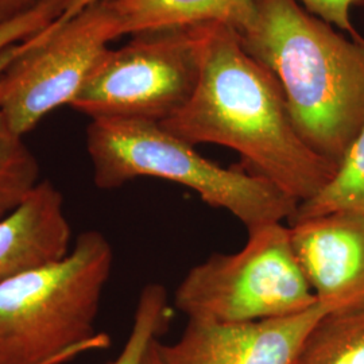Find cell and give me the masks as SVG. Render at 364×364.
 <instances>
[{"mask_svg":"<svg viewBox=\"0 0 364 364\" xmlns=\"http://www.w3.org/2000/svg\"><path fill=\"white\" fill-rule=\"evenodd\" d=\"M46 0H0V23L26 14Z\"/></svg>","mask_w":364,"mask_h":364,"instance_id":"obj_19","label":"cell"},{"mask_svg":"<svg viewBox=\"0 0 364 364\" xmlns=\"http://www.w3.org/2000/svg\"><path fill=\"white\" fill-rule=\"evenodd\" d=\"M114 250L105 235H78L64 258L0 282V364H61L105 350L95 332Z\"/></svg>","mask_w":364,"mask_h":364,"instance_id":"obj_3","label":"cell"},{"mask_svg":"<svg viewBox=\"0 0 364 364\" xmlns=\"http://www.w3.org/2000/svg\"><path fill=\"white\" fill-rule=\"evenodd\" d=\"M313 15L324 19L341 31H347L353 39L363 38L352 25L351 10L363 4L364 0H299Z\"/></svg>","mask_w":364,"mask_h":364,"instance_id":"obj_17","label":"cell"},{"mask_svg":"<svg viewBox=\"0 0 364 364\" xmlns=\"http://www.w3.org/2000/svg\"><path fill=\"white\" fill-rule=\"evenodd\" d=\"M200 58L192 97L161 124L193 146L234 150L299 205L318 195L338 166L302 139L279 81L245 50L236 28L200 25Z\"/></svg>","mask_w":364,"mask_h":364,"instance_id":"obj_1","label":"cell"},{"mask_svg":"<svg viewBox=\"0 0 364 364\" xmlns=\"http://www.w3.org/2000/svg\"><path fill=\"white\" fill-rule=\"evenodd\" d=\"M96 188L111 191L136 178H159L193 191L209 207L223 209L247 231L291 220L299 203L250 170L227 169L159 122L95 117L85 132Z\"/></svg>","mask_w":364,"mask_h":364,"instance_id":"obj_4","label":"cell"},{"mask_svg":"<svg viewBox=\"0 0 364 364\" xmlns=\"http://www.w3.org/2000/svg\"><path fill=\"white\" fill-rule=\"evenodd\" d=\"M336 210L364 215V127L338 164L332 180L318 195L299 204L290 223Z\"/></svg>","mask_w":364,"mask_h":364,"instance_id":"obj_14","label":"cell"},{"mask_svg":"<svg viewBox=\"0 0 364 364\" xmlns=\"http://www.w3.org/2000/svg\"><path fill=\"white\" fill-rule=\"evenodd\" d=\"M156 343H158V340L153 341V344L150 346V348L147 350L146 355H144V359L142 364H164L162 363L161 356H159L158 348H156Z\"/></svg>","mask_w":364,"mask_h":364,"instance_id":"obj_20","label":"cell"},{"mask_svg":"<svg viewBox=\"0 0 364 364\" xmlns=\"http://www.w3.org/2000/svg\"><path fill=\"white\" fill-rule=\"evenodd\" d=\"M119 36L142 34L205 23L240 30L254 13L255 0H107Z\"/></svg>","mask_w":364,"mask_h":364,"instance_id":"obj_11","label":"cell"},{"mask_svg":"<svg viewBox=\"0 0 364 364\" xmlns=\"http://www.w3.org/2000/svg\"><path fill=\"white\" fill-rule=\"evenodd\" d=\"M171 321V306L166 287L150 282L141 290L134 313L130 335L120 353L108 364H142L153 341L166 332Z\"/></svg>","mask_w":364,"mask_h":364,"instance_id":"obj_15","label":"cell"},{"mask_svg":"<svg viewBox=\"0 0 364 364\" xmlns=\"http://www.w3.org/2000/svg\"><path fill=\"white\" fill-rule=\"evenodd\" d=\"M100 1H103V0H68L65 9H64V11L61 13V15L45 31L39 33L38 36H36L34 38L31 39H41L46 37V36H49V34H52L53 31H55L57 28L64 26L70 19L77 16L78 14L82 13L88 7L95 6V4L100 3Z\"/></svg>","mask_w":364,"mask_h":364,"instance_id":"obj_18","label":"cell"},{"mask_svg":"<svg viewBox=\"0 0 364 364\" xmlns=\"http://www.w3.org/2000/svg\"><path fill=\"white\" fill-rule=\"evenodd\" d=\"M107 0L88 7L41 39H28L0 54V111L16 134L25 135L52 111L70 105L119 38Z\"/></svg>","mask_w":364,"mask_h":364,"instance_id":"obj_7","label":"cell"},{"mask_svg":"<svg viewBox=\"0 0 364 364\" xmlns=\"http://www.w3.org/2000/svg\"><path fill=\"white\" fill-rule=\"evenodd\" d=\"M331 308L254 323L188 320L181 336L156 348L164 364H294L313 326Z\"/></svg>","mask_w":364,"mask_h":364,"instance_id":"obj_8","label":"cell"},{"mask_svg":"<svg viewBox=\"0 0 364 364\" xmlns=\"http://www.w3.org/2000/svg\"><path fill=\"white\" fill-rule=\"evenodd\" d=\"M294 364H364V302L324 314Z\"/></svg>","mask_w":364,"mask_h":364,"instance_id":"obj_12","label":"cell"},{"mask_svg":"<svg viewBox=\"0 0 364 364\" xmlns=\"http://www.w3.org/2000/svg\"><path fill=\"white\" fill-rule=\"evenodd\" d=\"M68 0H46L38 7L0 23V54L34 38L61 15Z\"/></svg>","mask_w":364,"mask_h":364,"instance_id":"obj_16","label":"cell"},{"mask_svg":"<svg viewBox=\"0 0 364 364\" xmlns=\"http://www.w3.org/2000/svg\"><path fill=\"white\" fill-rule=\"evenodd\" d=\"M317 302L293 250L290 227L282 223L248 231L237 252H216L193 266L173 299L188 320L216 323L287 317Z\"/></svg>","mask_w":364,"mask_h":364,"instance_id":"obj_5","label":"cell"},{"mask_svg":"<svg viewBox=\"0 0 364 364\" xmlns=\"http://www.w3.org/2000/svg\"><path fill=\"white\" fill-rule=\"evenodd\" d=\"M39 182L37 158L0 111V221L13 215Z\"/></svg>","mask_w":364,"mask_h":364,"instance_id":"obj_13","label":"cell"},{"mask_svg":"<svg viewBox=\"0 0 364 364\" xmlns=\"http://www.w3.org/2000/svg\"><path fill=\"white\" fill-rule=\"evenodd\" d=\"M236 31L279 81L302 139L338 166L364 127V38H346L299 0H255Z\"/></svg>","mask_w":364,"mask_h":364,"instance_id":"obj_2","label":"cell"},{"mask_svg":"<svg viewBox=\"0 0 364 364\" xmlns=\"http://www.w3.org/2000/svg\"><path fill=\"white\" fill-rule=\"evenodd\" d=\"M299 266L332 311L364 302V215L336 210L290 223Z\"/></svg>","mask_w":364,"mask_h":364,"instance_id":"obj_9","label":"cell"},{"mask_svg":"<svg viewBox=\"0 0 364 364\" xmlns=\"http://www.w3.org/2000/svg\"><path fill=\"white\" fill-rule=\"evenodd\" d=\"M200 68V25L136 34L105 52L69 107L91 119L161 123L192 97Z\"/></svg>","mask_w":364,"mask_h":364,"instance_id":"obj_6","label":"cell"},{"mask_svg":"<svg viewBox=\"0 0 364 364\" xmlns=\"http://www.w3.org/2000/svg\"><path fill=\"white\" fill-rule=\"evenodd\" d=\"M72 248L64 196L48 180L0 221V282L54 260Z\"/></svg>","mask_w":364,"mask_h":364,"instance_id":"obj_10","label":"cell"}]
</instances>
